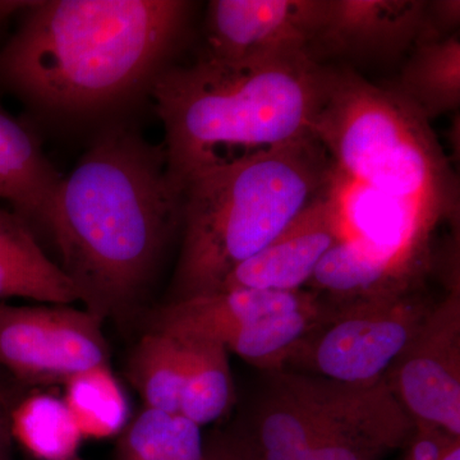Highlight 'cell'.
<instances>
[{"instance_id": "cell-30", "label": "cell", "mask_w": 460, "mask_h": 460, "mask_svg": "<svg viewBox=\"0 0 460 460\" xmlns=\"http://www.w3.org/2000/svg\"><path fill=\"white\" fill-rule=\"evenodd\" d=\"M72 460H84L83 458H80V456H75V458L72 459Z\"/></svg>"}, {"instance_id": "cell-18", "label": "cell", "mask_w": 460, "mask_h": 460, "mask_svg": "<svg viewBox=\"0 0 460 460\" xmlns=\"http://www.w3.org/2000/svg\"><path fill=\"white\" fill-rule=\"evenodd\" d=\"M389 90L428 122L458 111L459 32L441 40L417 42Z\"/></svg>"}, {"instance_id": "cell-23", "label": "cell", "mask_w": 460, "mask_h": 460, "mask_svg": "<svg viewBox=\"0 0 460 460\" xmlns=\"http://www.w3.org/2000/svg\"><path fill=\"white\" fill-rule=\"evenodd\" d=\"M186 374V349L181 339L147 332L136 344L128 361V376L145 408L180 413Z\"/></svg>"}, {"instance_id": "cell-16", "label": "cell", "mask_w": 460, "mask_h": 460, "mask_svg": "<svg viewBox=\"0 0 460 460\" xmlns=\"http://www.w3.org/2000/svg\"><path fill=\"white\" fill-rule=\"evenodd\" d=\"M316 422L313 377L295 371L271 372L251 434L259 460H310Z\"/></svg>"}, {"instance_id": "cell-13", "label": "cell", "mask_w": 460, "mask_h": 460, "mask_svg": "<svg viewBox=\"0 0 460 460\" xmlns=\"http://www.w3.org/2000/svg\"><path fill=\"white\" fill-rule=\"evenodd\" d=\"M429 263V253L345 237L323 256L307 286L326 293L330 301L414 289Z\"/></svg>"}, {"instance_id": "cell-11", "label": "cell", "mask_w": 460, "mask_h": 460, "mask_svg": "<svg viewBox=\"0 0 460 460\" xmlns=\"http://www.w3.org/2000/svg\"><path fill=\"white\" fill-rule=\"evenodd\" d=\"M343 184L339 172L334 184L305 206L270 243L230 272L219 290L293 292L307 286L323 256L347 237Z\"/></svg>"}, {"instance_id": "cell-3", "label": "cell", "mask_w": 460, "mask_h": 460, "mask_svg": "<svg viewBox=\"0 0 460 460\" xmlns=\"http://www.w3.org/2000/svg\"><path fill=\"white\" fill-rule=\"evenodd\" d=\"M334 71L313 58L247 66L202 57L166 66L151 95L172 183L181 190L208 166L316 136Z\"/></svg>"}, {"instance_id": "cell-17", "label": "cell", "mask_w": 460, "mask_h": 460, "mask_svg": "<svg viewBox=\"0 0 460 460\" xmlns=\"http://www.w3.org/2000/svg\"><path fill=\"white\" fill-rule=\"evenodd\" d=\"M26 298L44 305H71L77 290L42 250L29 224L0 208V302Z\"/></svg>"}, {"instance_id": "cell-7", "label": "cell", "mask_w": 460, "mask_h": 460, "mask_svg": "<svg viewBox=\"0 0 460 460\" xmlns=\"http://www.w3.org/2000/svg\"><path fill=\"white\" fill-rule=\"evenodd\" d=\"M102 321L69 305H11L0 302V366L21 383L65 384L109 365Z\"/></svg>"}, {"instance_id": "cell-12", "label": "cell", "mask_w": 460, "mask_h": 460, "mask_svg": "<svg viewBox=\"0 0 460 460\" xmlns=\"http://www.w3.org/2000/svg\"><path fill=\"white\" fill-rule=\"evenodd\" d=\"M423 0H320L311 54L357 60H392L422 38Z\"/></svg>"}, {"instance_id": "cell-29", "label": "cell", "mask_w": 460, "mask_h": 460, "mask_svg": "<svg viewBox=\"0 0 460 460\" xmlns=\"http://www.w3.org/2000/svg\"><path fill=\"white\" fill-rule=\"evenodd\" d=\"M27 2H16V0H0V30L7 23L12 16H17Z\"/></svg>"}, {"instance_id": "cell-15", "label": "cell", "mask_w": 460, "mask_h": 460, "mask_svg": "<svg viewBox=\"0 0 460 460\" xmlns=\"http://www.w3.org/2000/svg\"><path fill=\"white\" fill-rule=\"evenodd\" d=\"M62 180L35 131L0 105V199L35 235L47 228Z\"/></svg>"}, {"instance_id": "cell-19", "label": "cell", "mask_w": 460, "mask_h": 460, "mask_svg": "<svg viewBox=\"0 0 460 460\" xmlns=\"http://www.w3.org/2000/svg\"><path fill=\"white\" fill-rule=\"evenodd\" d=\"M180 339L186 349L180 413L202 428L222 419L234 401L229 352L226 345L211 339Z\"/></svg>"}, {"instance_id": "cell-9", "label": "cell", "mask_w": 460, "mask_h": 460, "mask_svg": "<svg viewBox=\"0 0 460 460\" xmlns=\"http://www.w3.org/2000/svg\"><path fill=\"white\" fill-rule=\"evenodd\" d=\"M319 8L320 0H214L205 58L247 66L313 58Z\"/></svg>"}, {"instance_id": "cell-21", "label": "cell", "mask_w": 460, "mask_h": 460, "mask_svg": "<svg viewBox=\"0 0 460 460\" xmlns=\"http://www.w3.org/2000/svg\"><path fill=\"white\" fill-rule=\"evenodd\" d=\"M9 429L13 441L36 460H72L84 441L63 398L47 393L14 402Z\"/></svg>"}, {"instance_id": "cell-6", "label": "cell", "mask_w": 460, "mask_h": 460, "mask_svg": "<svg viewBox=\"0 0 460 460\" xmlns=\"http://www.w3.org/2000/svg\"><path fill=\"white\" fill-rule=\"evenodd\" d=\"M330 302L325 319L299 341L284 370L347 385L384 380L434 307L417 288Z\"/></svg>"}, {"instance_id": "cell-24", "label": "cell", "mask_w": 460, "mask_h": 460, "mask_svg": "<svg viewBox=\"0 0 460 460\" xmlns=\"http://www.w3.org/2000/svg\"><path fill=\"white\" fill-rule=\"evenodd\" d=\"M66 407L84 440H105L122 434L128 425L129 405L111 366H98L65 383Z\"/></svg>"}, {"instance_id": "cell-20", "label": "cell", "mask_w": 460, "mask_h": 460, "mask_svg": "<svg viewBox=\"0 0 460 460\" xmlns=\"http://www.w3.org/2000/svg\"><path fill=\"white\" fill-rule=\"evenodd\" d=\"M332 302H319L293 313L271 314L235 330L224 339L228 352L237 354L261 370H284L290 353L299 341L325 319Z\"/></svg>"}, {"instance_id": "cell-1", "label": "cell", "mask_w": 460, "mask_h": 460, "mask_svg": "<svg viewBox=\"0 0 460 460\" xmlns=\"http://www.w3.org/2000/svg\"><path fill=\"white\" fill-rule=\"evenodd\" d=\"M181 213L164 148L113 124L60 181L44 232L78 301L104 323L146 298Z\"/></svg>"}, {"instance_id": "cell-2", "label": "cell", "mask_w": 460, "mask_h": 460, "mask_svg": "<svg viewBox=\"0 0 460 460\" xmlns=\"http://www.w3.org/2000/svg\"><path fill=\"white\" fill-rule=\"evenodd\" d=\"M190 8L183 0L27 2L0 48V86L54 117L114 111L151 91Z\"/></svg>"}, {"instance_id": "cell-14", "label": "cell", "mask_w": 460, "mask_h": 460, "mask_svg": "<svg viewBox=\"0 0 460 460\" xmlns=\"http://www.w3.org/2000/svg\"><path fill=\"white\" fill-rule=\"evenodd\" d=\"M308 290L226 289L168 302L154 314L150 330L177 338L223 343L235 330L271 314L293 313L320 301Z\"/></svg>"}, {"instance_id": "cell-5", "label": "cell", "mask_w": 460, "mask_h": 460, "mask_svg": "<svg viewBox=\"0 0 460 460\" xmlns=\"http://www.w3.org/2000/svg\"><path fill=\"white\" fill-rule=\"evenodd\" d=\"M314 135L341 177L436 226L458 214L456 178L428 120L350 69H335Z\"/></svg>"}, {"instance_id": "cell-22", "label": "cell", "mask_w": 460, "mask_h": 460, "mask_svg": "<svg viewBox=\"0 0 460 460\" xmlns=\"http://www.w3.org/2000/svg\"><path fill=\"white\" fill-rule=\"evenodd\" d=\"M115 460H206L201 428L183 414L144 408L120 434Z\"/></svg>"}, {"instance_id": "cell-4", "label": "cell", "mask_w": 460, "mask_h": 460, "mask_svg": "<svg viewBox=\"0 0 460 460\" xmlns=\"http://www.w3.org/2000/svg\"><path fill=\"white\" fill-rule=\"evenodd\" d=\"M316 136L219 163L181 187V247L169 302L217 292L238 265L334 184Z\"/></svg>"}, {"instance_id": "cell-10", "label": "cell", "mask_w": 460, "mask_h": 460, "mask_svg": "<svg viewBox=\"0 0 460 460\" xmlns=\"http://www.w3.org/2000/svg\"><path fill=\"white\" fill-rule=\"evenodd\" d=\"M317 422L310 460H380L407 447L416 425L384 380L347 385L313 376Z\"/></svg>"}, {"instance_id": "cell-25", "label": "cell", "mask_w": 460, "mask_h": 460, "mask_svg": "<svg viewBox=\"0 0 460 460\" xmlns=\"http://www.w3.org/2000/svg\"><path fill=\"white\" fill-rule=\"evenodd\" d=\"M401 460H460V438L429 428H416Z\"/></svg>"}, {"instance_id": "cell-28", "label": "cell", "mask_w": 460, "mask_h": 460, "mask_svg": "<svg viewBox=\"0 0 460 460\" xmlns=\"http://www.w3.org/2000/svg\"><path fill=\"white\" fill-rule=\"evenodd\" d=\"M14 401L11 393L0 385V460H13V438L9 429V416Z\"/></svg>"}, {"instance_id": "cell-27", "label": "cell", "mask_w": 460, "mask_h": 460, "mask_svg": "<svg viewBox=\"0 0 460 460\" xmlns=\"http://www.w3.org/2000/svg\"><path fill=\"white\" fill-rule=\"evenodd\" d=\"M206 460H259L252 436H230L206 447Z\"/></svg>"}, {"instance_id": "cell-8", "label": "cell", "mask_w": 460, "mask_h": 460, "mask_svg": "<svg viewBox=\"0 0 460 460\" xmlns=\"http://www.w3.org/2000/svg\"><path fill=\"white\" fill-rule=\"evenodd\" d=\"M385 381L416 428L460 438V286L429 311Z\"/></svg>"}, {"instance_id": "cell-26", "label": "cell", "mask_w": 460, "mask_h": 460, "mask_svg": "<svg viewBox=\"0 0 460 460\" xmlns=\"http://www.w3.org/2000/svg\"><path fill=\"white\" fill-rule=\"evenodd\" d=\"M460 21L459 0L428 2L425 27L420 41H435L458 33ZM419 41V42H420Z\"/></svg>"}]
</instances>
